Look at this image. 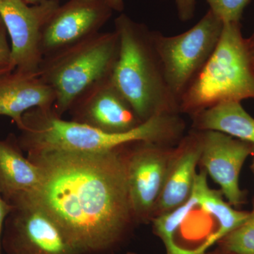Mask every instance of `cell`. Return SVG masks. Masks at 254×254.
Masks as SVG:
<instances>
[{
    "mask_svg": "<svg viewBox=\"0 0 254 254\" xmlns=\"http://www.w3.org/2000/svg\"><path fill=\"white\" fill-rule=\"evenodd\" d=\"M128 145L101 153L28 155L41 170V184L23 197L47 210L83 254L111 253L136 225L127 189Z\"/></svg>",
    "mask_w": 254,
    "mask_h": 254,
    "instance_id": "6da1fadb",
    "label": "cell"
},
{
    "mask_svg": "<svg viewBox=\"0 0 254 254\" xmlns=\"http://www.w3.org/2000/svg\"><path fill=\"white\" fill-rule=\"evenodd\" d=\"M185 128L180 115L165 114L153 117L126 133H109L64 120L53 108H36L23 115L18 141L28 155L53 151L95 153L139 141L175 146L185 136Z\"/></svg>",
    "mask_w": 254,
    "mask_h": 254,
    "instance_id": "7a4b0ae2",
    "label": "cell"
},
{
    "mask_svg": "<svg viewBox=\"0 0 254 254\" xmlns=\"http://www.w3.org/2000/svg\"><path fill=\"white\" fill-rule=\"evenodd\" d=\"M120 53L111 81L141 123L156 115L180 114L169 88L153 39V31L127 14L115 20Z\"/></svg>",
    "mask_w": 254,
    "mask_h": 254,
    "instance_id": "3957f363",
    "label": "cell"
},
{
    "mask_svg": "<svg viewBox=\"0 0 254 254\" xmlns=\"http://www.w3.org/2000/svg\"><path fill=\"white\" fill-rule=\"evenodd\" d=\"M254 99V57L240 23H225L218 45L180 100L191 117L225 102Z\"/></svg>",
    "mask_w": 254,
    "mask_h": 254,
    "instance_id": "277c9868",
    "label": "cell"
},
{
    "mask_svg": "<svg viewBox=\"0 0 254 254\" xmlns=\"http://www.w3.org/2000/svg\"><path fill=\"white\" fill-rule=\"evenodd\" d=\"M119 53L117 32H99L43 58L39 76L54 92L57 115L63 117L83 93L111 78Z\"/></svg>",
    "mask_w": 254,
    "mask_h": 254,
    "instance_id": "5b68a950",
    "label": "cell"
},
{
    "mask_svg": "<svg viewBox=\"0 0 254 254\" xmlns=\"http://www.w3.org/2000/svg\"><path fill=\"white\" fill-rule=\"evenodd\" d=\"M224 23L208 9L188 31L174 36L153 31L155 50L169 88L180 100L218 45Z\"/></svg>",
    "mask_w": 254,
    "mask_h": 254,
    "instance_id": "8992f818",
    "label": "cell"
},
{
    "mask_svg": "<svg viewBox=\"0 0 254 254\" xmlns=\"http://www.w3.org/2000/svg\"><path fill=\"white\" fill-rule=\"evenodd\" d=\"M1 247L7 254H83L71 243L59 223L34 201L21 197L10 202Z\"/></svg>",
    "mask_w": 254,
    "mask_h": 254,
    "instance_id": "52a82bcc",
    "label": "cell"
},
{
    "mask_svg": "<svg viewBox=\"0 0 254 254\" xmlns=\"http://www.w3.org/2000/svg\"><path fill=\"white\" fill-rule=\"evenodd\" d=\"M175 147L145 141L127 146V189L136 225L152 221Z\"/></svg>",
    "mask_w": 254,
    "mask_h": 254,
    "instance_id": "ba28073f",
    "label": "cell"
},
{
    "mask_svg": "<svg viewBox=\"0 0 254 254\" xmlns=\"http://www.w3.org/2000/svg\"><path fill=\"white\" fill-rule=\"evenodd\" d=\"M59 6V0H45L32 6L23 0H0V18L11 39V66L14 70L39 73L43 60L42 32Z\"/></svg>",
    "mask_w": 254,
    "mask_h": 254,
    "instance_id": "9c48e42d",
    "label": "cell"
},
{
    "mask_svg": "<svg viewBox=\"0 0 254 254\" xmlns=\"http://www.w3.org/2000/svg\"><path fill=\"white\" fill-rule=\"evenodd\" d=\"M113 12L105 0H68L60 5L42 32L43 58L99 33Z\"/></svg>",
    "mask_w": 254,
    "mask_h": 254,
    "instance_id": "30bf717a",
    "label": "cell"
},
{
    "mask_svg": "<svg viewBox=\"0 0 254 254\" xmlns=\"http://www.w3.org/2000/svg\"><path fill=\"white\" fill-rule=\"evenodd\" d=\"M253 144L215 131H203V150L199 165L215 183L232 206L246 202V193L241 190V170L252 155Z\"/></svg>",
    "mask_w": 254,
    "mask_h": 254,
    "instance_id": "8fae6325",
    "label": "cell"
},
{
    "mask_svg": "<svg viewBox=\"0 0 254 254\" xmlns=\"http://www.w3.org/2000/svg\"><path fill=\"white\" fill-rule=\"evenodd\" d=\"M68 112L72 121L109 133H126L142 123L111 78L83 93Z\"/></svg>",
    "mask_w": 254,
    "mask_h": 254,
    "instance_id": "7c38bea8",
    "label": "cell"
},
{
    "mask_svg": "<svg viewBox=\"0 0 254 254\" xmlns=\"http://www.w3.org/2000/svg\"><path fill=\"white\" fill-rule=\"evenodd\" d=\"M203 131L193 129L175 147L153 219L183 204L191 194L203 150Z\"/></svg>",
    "mask_w": 254,
    "mask_h": 254,
    "instance_id": "4fadbf2b",
    "label": "cell"
},
{
    "mask_svg": "<svg viewBox=\"0 0 254 254\" xmlns=\"http://www.w3.org/2000/svg\"><path fill=\"white\" fill-rule=\"evenodd\" d=\"M55 100L54 92L39 73L14 70L0 76V115L12 119L18 128L26 112L53 108Z\"/></svg>",
    "mask_w": 254,
    "mask_h": 254,
    "instance_id": "5bb4252c",
    "label": "cell"
},
{
    "mask_svg": "<svg viewBox=\"0 0 254 254\" xmlns=\"http://www.w3.org/2000/svg\"><path fill=\"white\" fill-rule=\"evenodd\" d=\"M23 151L14 134L0 140V193L9 203L33 194L41 186V170Z\"/></svg>",
    "mask_w": 254,
    "mask_h": 254,
    "instance_id": "9a60e30c",
    "label": "cell"
},
{
    "mask_svg": "<svg viewBox=\"0 0 254 254\" xmlns=\"http://www.w3.org/2000/svg\"><path fill=\"white\" fill-rule=\"evenodd\" d=\"M190 118L193 129L221 132L254 145V118L240 102L220 103Z\"/></svg>",
    "mask_w": 254,
    "mask_h": 254,
    "instance_id": "2e32d148",
    "label": "cell"
},
{
    "mask_svg": "<svg viewBox=\"0 0 254 254\" xmlns=\"http://www.w3.org/2000/svg\"><path fill=\"white\" fill-rule=\"evenodd\" d=\"M217 247L237 254H254V198L248 218L216 244Z\"/></svg>",
    "mask_w": 254,
    "mask_h": 254,
    "instance_id": "e0dca14e",
    "label": "cell"
},
{
    "mask_svg": "<svg viewBox=\"0 0 254 254\" xmlns=\"http://www.w3.org/2000/svg\"><path fill=\"white\" fill-rule=\"evenodd\" d=\"M209 9L225 23H240L246 6L252 0H205Z\"/></svg>",
    "mask_w": 254,
    "mask_h": 254,
    "instance_id": "ac0fdd59",
    "label": "cell"
},
{
    "mask_svg": "<svg viewBox=\"0 0 254 254\" xmlns=\"http://www.w3.org/2000/svg\"><path fill=\"white\" fill-rule=\"evenodd\" d=\"M167 1V0H160ZM177 15L182 22H187L193 18L196 0H175Z\"/></svg>",
    "mask_w": 254,
    "mask_h": 254,
    "instance_id": "d6986e66",
    "label": "cell"
},
{
    "mask_svg": "<svg viewBox=\"0 0 254 254\" xmlns=\"http://www.w3.org/2000/svg\"><path fill=\"white\" fill-rule=\"evenodd\" d=\"M6 33L7 31L1 21L0 23V66H9L12 68L11 66V48L8 43Z\"/></svg>",
    "mask_w": 254,
    "mask_h": 254,
    "instance_id": "ffe728a7",
    "label": "cell"
},
{
    "mask_svg": "<svg viewBox=\"0 0 254 254\" xmlns=\"http://www.w3.org/2000/svg\"><path fill=\"white\" fill-rule=\"evenodd\" d=\"M12 209V205L6 201L0 193V254H1V237H2L5 220L11 213Z\"/></svg>",
    "mask_w": 254,
    "mask_h": 254,
    "instance_id": "44dd1931",
    "label": "cell"
},
{
    "mask_svg": "<svg viewBox=\"0 0 254 254\" xmlns=\"http://www.w3.org/2000/svg\"><path fill=\"white\" fill-rule=\"evenodd\" d=\"M113 11H123L125 9L124 0H105Z\"/></svg>",
    "mask_w": 254,
    "mask_h": 254,
    "instance_id": "7402d4cb",
    "label": "cell"
},
{
    "mask_svg": "<svg viewBox=\"0 0 254 254\" xmlns=\"http://www.w3.org/2000/svg\"><path fill=\"white\" fill-rule=\"evenodd\" d=\"M203 254H237L233 253V252H230L224 249L220 248V247H217L214 250L208 251Z\"/></svg>",
    "mask_w": 254,
    "mask_h": 254,
    "instance_id": "603a6c76",
    "label": "cell"
},
{
    "mask_svg": "<svg viewBox=\"0 0 254 254\" xmlns=\"http://www.w3.org/2000/svg\"><path fill=\"white\" fill-rule=\"evenodd\" d=\"M12 71H14V69L11 66H0V76L4 74V73L11 72Z\"/></svg>",
    "mask_w": 254,
    "mask_h": 254,
    "instance_id": "cb8c5ba5",
    "label": "cell"
},
{
    "mask_svg": "<svg viewBox=\"0 0 254 254\" xmlns=\"http://www.w3.org/2000/svg\"><path fill=\"white\" fill-rule=\"evenodd\" d=\"M247 41H248L249 45H250L251 51H252V54H253L254 57V31L253 34L252 35L250 38L247 39Z\"/></svg>",
    "mask_w": 254,
    "mask_h": 254,
    "instance_id": "d4e9b609",
    "label": "cell"
},
{
    "mask_svg": "<svg viewBox=\"0 0 254 254\" xmlns=\"http://www.w3.org/2000/svg\"><path fill=\"white\" fill-rule=\"evenodd\" d=\"M23 1H26V3L28 4H39V3L43 2L45 0H23Z\"/></svg>",
    "mask_w": 254,
    "mask_h": 254,
    "instance_id": "484cf974",
    "label": "cell"
},
{
    "mask_svg": "<svg viewBox=\"0 0 254 254\" xmlns=\"http://www.w3.org/2000/svg\"><path fill=\"white\" fill-rule=\"evenodd\" d=\"M127 254H140L136 253V252H127Z\"/></svg>",
    "mask_w": 254,
    "mask_h": 254,
    "instance_id": "4316f807",
    "label": "cell"
},
{
    "mask_svg": "<svg viewBox=\"0 0 254 254\" xmlns=\"http://www.w3.org/2000/svg\"><path fill=\"white\" fill-rule=\"evenodd\" d=\"M252 155H253V156L254 157V145H253V149H252ZM253 165L254 166V160Z\"/></svg>",
    "mask_w": 254,
    "mask_h": 254,
    "instance_id": "83f0119b",
    "label": "cell"
},
{
    "mask_svg": "<svg viewBox=\"0 0 254 254\" xmlns=\"http://www.w3.org/2000/svg\"><path fill=\"white\" fill-rule=\"evenodd\" d=\"M252 170H253V173H254V166L253 165H252Z\"/></svg>",
    "mask_w": 254,
    "mask_h": 254,
    "instance_id": "f1b7e54d",
    "label": "cell"
},
{
    "mask_svg": "<svg viewBox=\"0 0 254 254\" xmlns=\"http://www.w3.org/2000/svg\"><path fill=\"white\" fill-rule=\"evenodd\" d=\"M1 18H0V23H1Z\"/></svg>",
    "mask_w": 254,
    "mask_h": 254,
    "instance_id": "f546056e",
    "label": "cell"
}]
</instances>
